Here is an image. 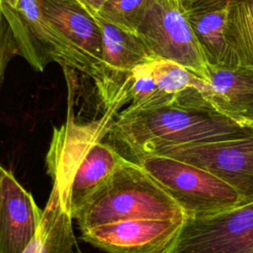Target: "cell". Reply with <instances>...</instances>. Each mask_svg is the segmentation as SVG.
I'll return each instance as SVG.
<instances>
[{
    "mask_svg": "<svg viewBox=\"0 0 253 253\" xmlns=\"http://www.w3.org/2000/svg\"><path fill=\"white\" fill-rule=\"evenodd\" d=\"M162 253H253V203L201 217H185Z\"/></svg>",
    "mask_w": 253,
    "mask_h": 253,
    "instance_id": "obj_6",
    "label": "cell"
},
{
    "mask_svg": "<svg viewBox=\"0 0 253 253\" xmlns=\"http://www.w3.org/2000/svg\"><path fill=\"white\" fill-rule=\"evenodd\" d=\"M171 1H174V2H177V3H179V4H181L182 6H183V4H184V0H171ZM184 7V6H183Z\"/></svg>",
    "mask_w": 253,
    "mask_h": 253,
    "instance_id": "obj_23",
    "label": "cell"
},
{
    "mask_svg": "<svg viewBox=\"0 0 253 253\" xmlns=\"http://www.w3.org/2000/svg\"><path fill=\"white\" fill-rule=\"evenodd\" d=\"M252 131L210 106L174 104L149 110L125 109L115 118L107 137L118 151L124 150L126 158L135 161L168 148L240 137Z\"/></svg>",
    "mask_w": 253,
    "mask_h": 253,
    "instance_id": "obj_2",
    "label": "cell"
},
{
    "mask_svg": "<svg viewBox=\"0 0 253 253\" xmlns=\"http://www.w3.org/2000/svg\"><path fill=\"white\" fill-rule=\"evenodd\" d=\"M201 92L218 114L253 128V67L210 65Z\"/></svg>",
    "mask_w": 253,
    "mask_h": 253,
    "instance_id": "obj_13",
    "label": "cell"
},
{
    "mask_svg": "<svg viewBox=\"0 0 253 253\" xmlns=\"http://www.w3.org/2000/svg\"><path fill=\"white\" fill-rule=\"evenodd\" d=\"M230 0H192L186 11H204L224 7Z\"/></svg>",
    "mask_w": 253,
    "mask_h": 253,
    "instance_id": "obj_20",
    "label": "cell"
},
{
    "mask_svg": "<svg viewBox=\"0 0 253 253\" xmlns=\"http://www.w3.org/2000/svg\"><path fill=\"white\" fill-rule=\"evenodd\" d=\"M42 217L30 192L0 164V253H23Z\"/></svg>",
    "mask_w": 253,
    "mask_h": 253,
    "instance_id": "obj_12",
    "label": "cell"
},
{
    "mask_svg": "<svg viewBox=\"0 0 253 253\" xmlns=\"http://www.w3.org/2000/svg\"><path fill=\"white\" fill-rule=\"evenodd\" d=\"M136 35L154 58L176 62L206 80L208 62L181 4L148 0Z\"/></svg>",
    "mask_w": 253,
    "mask_h": 253,
    "instance_id": "obj_5",
    "label": "cell"
},
{
    "mask_svg": "<svg viewBox=\"0 0 253 253\" xmlns=\"http://www.w3.org/2000/svg\"><path fill=\"white\" fill-rule=\"evenodd\" d=\"M183 220L126 219L82 229L81 238L107 253H162Z\"/></svg>",
    "mask_w": 253,
    "mask_h": 253,
    "instance_id": "obj_11",
    "label": "cell"
},
{
    "mask_svg": "<svg viewBox=\"0 0 253 253\" xmlns=\"http://www.w3.org/2000/svg\"><path fill=\"white\" fill-rule=\"evenodd\" d=\"M150 73L162 94L173 100L191 89H199L201 92L207 81L186 67L166 59L154 58L148 61Z\"/></svg>",
    "mask_w": 253,
    "mask_h": 253,
    "instance_id": "obj_17",
    "label": "cell"
},
{
    "mask_svg": "<svg viewBox=\"0 0 253 253\" xmlns=\"http://www.w3.org/2000/svg\"><path fill=\"white\" fill-rule=\"evenodd\" d=\"M77 253H81V252H80V251H79V252H77Z\"/></svg>",
    "mask_w": 253,
    "mask_h": 253,
    "instance_id": "obj_24",
    "label": "cell"
},
{
    "mask_svg": "<svg viewBox=\"0 0 253 253\" xmlns=\"http://www.w3.org/2000/svg\"><path fill=\"white\" fill-rule=\"evenodd\" d=\"M157 155L201 167L234 189L242 206L253 203V131L240 137L176 146Z\"/></svg>",
    "mask_w": 253,
    "mask_h": 253,
    "instance_id": "obj_8",
    "label": "cell"
},
{
    "mask_svg": "<svg viewBox=\"0 0 253 253\" xmlns=\"http://www.w3.org/2000/svg\"><path fill=\"white\" fill-rule=\"evenodd\" d=\"M191 1H192V0H184V4H183V6H184L185 10H187V8L189 7V5H190Z\"/></svg>",
    "mask_w": 253,
    "mask_h": 253,
    "instance_id": "obj_22",
    "label": "cell"
},
{
    "mask_svg": "<svg viewBox=\"0 0 253 253\" xmlns=\"http://www.w3.org/2000/svg\"><path fill=\"white\" fill-rule=\"evenodd\" d=\"M87 11L94 14L108 0H77Z\"/></svg>",
    "mask_w": 253,
    "mask_h": 253,
    "instance_id": "obj_21",
    "label": "cell"
},
{
    "mask_svg": "<svg viewBox=\"0 0 253 253\" xmlns=\"http://www.w3.org/2000/svg\"><path fill=\"white\" fill-rule=\"evenodd\" d=\"M39 3L45 19L71 50L79 71L96 82L103 46L97 19L77 0H39Z\"/></svg>",
    "mask_w": 253,
    "mask_h": 253,
    "instance_id": "obj_9",
    "label": "cell"
},
{
    "mask_svg": "<svg viewBox=\"0 0 253 253\" xmlns=\"http://www.w3.org/2000/svg\"><path fill=\"white\" fill-rule=\"evenodd\" d=\"M18 54L16 42L10 26L0 9V85L10 59Z\"/></svg>",
    "mask_w": 253,
    "mask_h": 253,
    "instance_id": "obj_19",
    "label": "cell"
},
{
    "mask_svg": "<svg viewBox=\"0 0 253 253\" xmlns=\"http://www.w3.org/2000/svg\"><path fill=\"white\" fill-rule=\"evenodd\" d=\"M80 230L110 222L144 218L184 220L171 197L136 162L129 159L71 212Z\"/></svg>",
    "mask_w": 253,
    "mask_h": 253,
    "instance_id": "obj_3",
    "label": "cell"
},
{
    "mask_svg": "<svg viewBox=\"0 0 253 253\" xmlns=\"http://www.w3.org/2000/svg\"><path fill=\"white\" fill-rule=\"evenodd\" d=\"M95 18L101 28L103 42L99 78L95 85L107 109L120 98H126L128 103L126 91L133 69L154 57L136 34Z\"/></svg>",
    "mask_w": 253,
    "mask_h": 253,
    "instance_id": "obj_10",
    "label": "cell"
},
{
    "mask_svg": "<svg viewBox=\"0 0 253 253\" xmlns=\"http://www.w3.org/2000/svg\"><path fill=\"white\" fill-rule=\"evenodd\" d=\"M148 0H108L92 14L126 32L136 34Z\"/></svg>",
    "mask_w": 253,
    "mask_h": 253,
    "instance_id": "obj_18",
    "label": "cell"
},
{
    "mask_svg": "<svg viewBox=\"0 0 253 253\" xmlns=\"http://www.w3.org/2000/svg\"><path fill=\"white\" fill-rule=\"evenodd\" d=\"M77 241L72 228L70 211L52 186L40 228L23 253H77Z\"/></svg>",
    "mask_w": 253,
    "mask_h": 253,
    "instance_id": "obj_14",
    "label": "cell"
},
{
    "mask_svg": "<svg viewBox=\"0 0 253 253\" xmlns=\"http://www.w3.org/2000/svg\"><path fill=\"white\" fill-rule=\"evenodd\" d=\"M147 174L179 206L186 217H201L242 206L239 195L211 172L161 155L136 159Z\"/></svg>",
    "mask_w": 253,
    "mask_h": 253,
    "instance_id": "obj_4",
    "label": "cell"
},
{
    "mask_svg": "<svg viewBox=\"0 0 253 253\" xmlns=\"http://www.w3.org/2000/svg\"><path fill=\"white\" fill-rule=\"evenodd\" d=\"M226 39L239 65L253 67V0H230Z\"/></svg>",
    "mask_w": 253,
    "mask_h": 253,
    "instance_id": "obj_16",
    "label": "cell"
},
{
    "mask_svg": "<svg viewBox=\"0 0 253 253\" xmlns=\"http://www.w3.org/2000/svg\"><path fill=\"white\" fill-rule=\"evenodd\" d=\"M0 9L16 42L18 54L37 71L49 63L79 70L71 50L43 16L39 0H0Z\"/></svg>",
    "mask_w": 253,
    "mask_h": 253,
    "instance_id": "obj_7",
    "label": "cell"
},
{
    "mask_svg": "<svg viewBox=\"0 0 253 253\" xmlns=\"http://www.w3.org/2000/svg\"><path fill=\"white\" fill-rule=\"evenodd\" d=\"M227 5L212 10L186 11L187 19L210 65H239L226 39Z\"/></svg>",
    "mask_w": 253,
    "mask_h": 253,
    "instance_id": "obj_15",
    "label": "cell"
},
{
    "mask_svg": "<svg viewBox=\"0 0 253 253\" xmlns=\"http://www.w3.org/2000/svg\"><path fill=\"white\" fill-rule=\"evenodd\" d=\"M126 104V99L120 98L101 118L85 124L76 123L69 110L66 122L54 128L46 167L70 213L126 161L112 144L103 141Z\"/></svg>",
    "mask_w": 253,
    "mask_h": 253,
    "instance_id": "obj_1",
    "label": "cell"
}]
</instances>
